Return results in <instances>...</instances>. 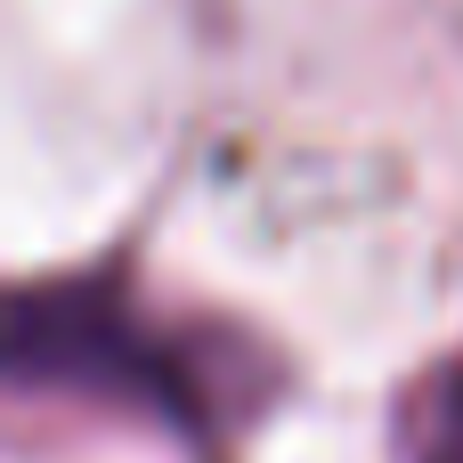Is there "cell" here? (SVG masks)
<instances>
[{
	"instance_id": "obj_1",
	"label": "cell",
	"mask_w": 463,
	"mask_h": 463,
	"mask_svg": "<svg viewBox=\"0 0 463 463\" xmlns=\"http://www.w3.org/2000/svg\"><path fill=\"white\" fill-rule=\"evenodd\" d=\"M0 374L16 391H81L138 407L195 448H228L285 391V366L260 334L155 309L122 269L24 277L0 309Z\"/></svg>"
},
{
	"instance_id": "obj_2",
	"label": "cell",
	"mask_w": 463,
	"mask_h": 463,
	"mask_svg": "<svg viewBox=\"0 0 463 463\" xmlns=\"http://www.w3.org/2000/svg\"><path fill=\"white\" fill-rule=\"evenodd\" d=\"M399 431H407V456L399 463H463V350H448V358L415 383Z\"/></svg>"
}]
</instances>
